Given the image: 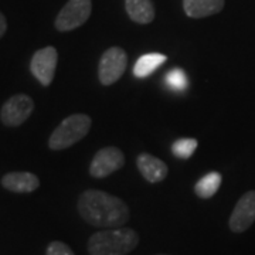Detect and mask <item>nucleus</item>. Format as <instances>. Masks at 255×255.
<instances>
[{
	"label": "nucleus",
	"mask_w": 255,
	"mask_h": 255,
	"mask_svg": "<svg viewBox=\"0 0 255 255\" xmlns=\"http://www.w3.org/2000/svg\"><path fill=\"white\" fill-rule=\"evenodd\" d=\"M125 164L124 152L115 146H107L97 152L90 164V173L95 179H104L119 170Z\"/></svg>",
	"instance_id": "nucleus-7"
},
{
	"label": "nucleus",
	"mask_w": 255,
	"mask_h": 255,
	"mask_svg": "<svg viewBox=\"0 0 255 255\" xmlns=\"http://www.w3.org/2000/svg\"><path fill=\"white\" fill-rule=\"evenodd\" d=\"M137 169L143 176L146 182L160 183L166 179L169 173V167L163 160L157 159L150 153H140L136 159Z\"/></svg>",
	"instance_id": "nucleus-10"
},
{
	"label": "nucleus",
	"mask_w": 255,
	"mask_h": 255,
	"mask_svg": "<svg viewBox=\"0 0 255 255\" xmlns=\"http://www.w3.org/2000/svg\"><path fill=\"white\" fill-rule=\"evenodd\" d=\"M255 221V190L247 191L237 201L233 210L228 226L233 233H244Z\"/></svg>",
	"instance_id": "nucleus-9"
},
{
	"label": "nucleus",
	"mask_w": 255,
	"mask_h": 255,
	"mask_svg": "<svg viewBox=\"0 0 255 255\" xmlns=\"http://www.w3.org/2000/svg\"><path fill=\"white\" fill-rule=\"evenodd\" d=\"M81 219L100 228H118L129 220V207L117 196L101 190H87L78 199Z\"/></svg>",
	"instance_id": "nucleus-1"
},
{
	"label": "nucleus",
	"mask_w": 255,
	"mask_h": 255,
	"mask_svg": "<svg viewBox=\"0 0 255 255\" xmlns=\"http://www.w3.org/2000/svg\"><path fill=\"white\" fill-rule=\"evenodd\" d=\"M33 110L34 101L26 94H16L3 104L0 119L6 127H18L27 121Z\"/></svg>",
	"instance_id": "nucleus-6"
},
{
	"label": "nucleus",
	"mask_w": 255,
	"mask_h": 255,
	"mask_svg": "<svg viewBox=\"0 0 255 255\" xmlns=\"http://www.w3.org/2000/svg\"><path fill=\"white\" fill-rule=\"evenodd\" d=\"M7 30V21H6V17L3 16V13H0V38L4 36Z\"/></svg>",
	"instance_id": "nucleus-19"
},
{
	"label": "nucleus",
	"mask_w": 255,
	"mask_h": 255,
	"mask_svg": "<svg viewBox=\"0 0 255 255\" xmlns=\"http://www.w3.org/2000/svg\"><path fill=\"white\" fill-rule=\"evenodd\" d=\"M166 84L174 91H183L187 87V77L182 68H173L166 75Z\"/></svg>",
	"instance_id": "nucleus-17"
},
{
	"label": "nucleus",
	"mask_w": 255,
	"mask_h": 255,
	"mask_svg": "<svg viewBox=\"0 0 255 255\" xmlns=\"http://www.w3.org/2000/svg\"><path fill=\"white\" fill-rule=\"evenodd\" d=\"M1 186L13 193H31L38 189L40 180L30 172H11L3 176Z\"/></svg>",
	"instance_id": "nucleus-11"
},
{
	"label": "nucleus",
	"mask_w": 255,
	"mask_h": 255,
	"mask_svg": "<svg viewBox=\"0 0 255 255\" xmlns=\"http://www.w3.org/2000/svg\"><path fill=\"white\" fill-rule=\"evenodd\" d=\"M129 17L139 24H149L155 18V6L152 0H125Z\"/></svg>",
	"instance_id": "nucleus-13"
},
{
	"label": "nucleus",
	"mask_w": 255,
	"mask_h": 255,
	"mask_svg": "<svg viewBox=\"0 0 255 255\" xmlns=\"http://www.w3.org/2000/svg\"><path fill=\"white\" fill-rule=\"evenodd\" d=\"M167 57L160 53H149V54L140 55L133 65V75L136 78H146L150 74H153L162 65L166 63Z\"/></svg>",
	"instance_id": "nucleus-14"
},
{
	"label": "nucleus",
	"mask_w": 255,
	"mask_h": 255,
	"mask_svg": "<svg viewBox=\"0 0 255 255\" xmlns=\"http://www.w3.org/2000/svg\"><path fill=\"white\" fill-rule=\"evenodd\" d=\"M91 11V0H68L55 18V28L58 31H71L81 27L90 18Z\"/></svg>",
	"instance_id": "nucleus-5"
},
{
	"label": "nucleus",
	"mask_w": 255,
	"mask_h": 255,
	"mask_svg": "<svg viewBox=\"0 0 255 255\" xmlns=\"http://www.w3.org/2000/svg\"><path fill=\"white\" fill-rule=\"evenodd\" d=\"M46 255H75L74 251L61 241H53L47 247Z\"/></svg>",
	"instance_id": "nucleus-18"
},
{
	"label": "nucleus",
	"mask_w": 255,
	"mask_h": 255,
	"mask_svg": "<svg viewBox=\"0 0 255 255\" xmlns=\"http://www.w3.org/2000/svg\"><path fill=\"white\" fill-rule=\"evenodd\" d=\"M197 140L193 137H183V139H177L172 146V152L176 157L179 159H189L193 156V153L197 149Z\"/></svg>",
	"instance_id": "nucleus-16"
},
{
	"label": "nucleus",
	"mask_w": 255,
	"mask_h": 255,
	"mask_svg": "<svg viewBox=\"0 0 255 255\" xmlns=\"http://www.w3.org/2000/svg\"><path fill=\"white\" fill-rule=\"evenodd\" d=\"M159 255H166V254H159Z\"/></svg>",
	"instance_id": "nucleus-20"
},
{
	"label": "nucleus",
	"mask_w": 255,
	"mask_h": 255,
	"mask_svg": "<svg viewBox=\"0 0 255 255\" xmlns=\"http://www.w3.org/2000/svg\"><path fill=\"white\" fill-rule=\"evenodd\" d=\"M58 63V53L54 47L48 46L37 50L31 57L30 70L37 81L41 85L48 87L54 80L55 70Z\"/></svg>",
	"instance_id": "nucleus-8"
},
{
	"label": "nucleus",
	"mask_w": 255,
	"mask_h": 255,
	"mask_svg": "<svg viewBox=\"0 0 255 255\" xmlns=\"http://www.w3.org/2000/svg\"><path fill=\"white\" fill-rule=\"evenodd\" d=\"M139 244V236L133 228H107L92 234L88 240L90 255H127Z\"/></svg>",
	"instance_id": "nucleus-2"
},
{
	"label": "nucleus",
	"mask_w": 255,
	"mask_h": 255,
	"mask_svg": "<svg viewBox=\"0 0 255 255\" xmlns=\"http://www.w3.org/2000/svg\"><path fill=\"white\" fill-rule=\"evenodd\" d=\"M221 182H223V177H221V174L219 172H210L196 183L194 193L200 199H210L219 191Z\"/></svg>",
	"instance_id": "nucleus-15"
},
{
	"label": "nucleus",
	"mask_w": 255,
	"mask_h": 255,
	"mask_svg": "<svg viewBox=\"0 0 255 255\" xmlns=\"http://www.w3.org/2000/svg\"><path fill=\"white\" fill-rule=\"evenodd\" d=\"M91 127V117L85 114L70 115L53 130L51 136L48 139V146L51 150L67 149L87 136Z\"/></svg>",
	"instance_id": "nucleus-3"
},
{
	"label": "nucleus",
	"mask_w": 255,
	"mask_h": 255,
	"mask_svg": "<svg viewBox=\"0 0 255 255\" xmlns=\"http://www.w3.org/2000/svg\"><path fill=\"white\" fill-rule=\"evenodd\" d=\"M128 65V55L124 48L121 47H111L108 48L98 64V78L100 82L105 87H110L118 81L124 75Z\"/></svg>",
	"instance_id": "nucleus-4"
},
{
	"label": "nucleus",
	"mask_w": 255,
	"mask_h": 255,
	"mask_svg": "<svg viewBox=\"0 0 255 255\" xmlns=\"http://www.w3.org/2000/svg\"><path fill=\"white\" fill-rule=\"evenodd\" d=\"M224 7V0H183V9L189 17L201 18L217 14Z\"/></svg>",
	"instance_id": "nucleus-12"
}]
</instances>
